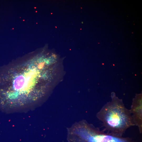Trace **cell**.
<instances>
[{"label": "cell", "mask_w": 142, "mask_h": 142, "mask_svg": "<svg viewBox=\"0 0 142 142\" xmlns=\"http://www.w3.org/2000/svg\"><path fill=\"white\" fill-rule=\"evenodd\" d=\"M49 62L47 58L34 57L1 67V98L11 104L33 102L48 79Z\"/></svg>", "instance_id": "1"}, {"label": "cell", "mask_w": 142, "mask_h": 142, "mask_svg": "<svg viewBox=\"0 0 142 142\" xmlns=\"http://www.w3.org/2000/svg\"><path fill=\"white\" fill-rule=\"evenodd\" d=\"M111 96V101L102 107L97 113V117L102 123L104 131L122 136L127 129L135 125L130 110L114 94Z\"/></svg>", "instance_id": "2"}, {"label": "cell", "mask_w": 142, "mask_h": 142, "mask_svg": "<svg viewBox=\"0 0 142 142\" xmlns=\"http://www.w3.org/2000/svg\"><path fill=\"white\" fill-rule=\"evenodd\" d=\"M80 131L83 142H133L129 137L113 135L84 122Z\"/></svg>", "instance_id": "3"}, {"label": "cell", "mask_w": 142, "mask_h": 142, "mask_svg": "<svg viewBox=\"0 0 142 142\" xmlns=\"http://www.w3.org/2000/svg\"><path fill=\"white\" fill-rule=\"evenodd\" d=\"M135 126L140 133H142V104L141 94H137L133 100L129 109Z\"/></svg>", "instance_id": "4"}]
</instances>
